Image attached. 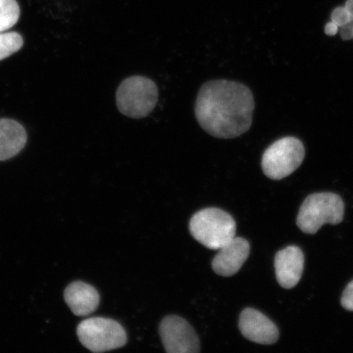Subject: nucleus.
Masks as SVG:
<instances>
[{
  "label": "nucleus",
  "mask_w": 353,
  "mask_h": 353,
  "mask_svg": "<svg viewBox=\"0 0 353 353\" xmlns=\"http://www.w3.org/2000/svg\"><path fill=\"white\" fill-rule=\"evenodd\" d=\"M254 100L252 92L241 83L218 79L205 83L197 95L196 120L215 138H237L250 129Z\"/></svg>",
  "instance_id": "obj_1"
},
{
  "label": "nucleus",
  "mask_w": 353,
  "mask_h": 353,
  "mask_svg": "<svg viewBox=\"0 0 353 353\" xmlns=\"http://www.w3.org/2000/svg\"><path fill=\"white\" fill-rule=\"evenodd\" d=\"M344 204L341 196L331 192L312 194L300 207L297 225L307 234H316L324 224L336 225L343 219Z\"/></svg>",
  "instance_id": "obj_2"
},
{
  "label": "nucleus",
  "mask_w": 353,
  "mask_h": 353,
  "mask_svg": "<svg viewBox=\"0 0 353 353\" xmlns=\"http://www.w3.org/2000/svg\"><path fill=\"white\" fill-rule=\"evenodd\" d=\"M236 223L222 210L209 208L199 211L190 222V232L201 244L219 250L236 236Z\"/></svg>",
  "instance_id": "obj_3"
},
{
  "label": "nucleus",
  "mask_w": 353,
  "mask_h": 353,
  "mask_svg": "<svg viewBox=\"0 0 353 353\" xmlns=\"http://www.w3.org/2000/svg\"><path fill=\"white\" fill-rule=\"evenodd\" d=\"M158 95L157 85L151 79L131 77L123 81L118 88L117 108L128 117L144 118L156 108Z\"/></svg>",
  "instance_id": "obj_4"
},
{
  "label": "nucleus",
  "mask_w": 353,
  "mask_h": 353,
  "mask_svg": "<svg viewBox=\"0 0 353 353\" xmlns=\"http://www.w3.org/2000/svg\"><path fill=\"white\" fill-rule=\"evenodd\" d=\"M304 157L305 148L301 141L293 137L277 140L263 154V173L273 180L283 179L301 165Z\"/></svg>",
  "instance_id": "obj_5"
},
{
  "label": "nucleus",
  "mask_w": 353,
  "mask_h": 353,
  "mask_svg": "<svg viewBox=\"0 0 353 353\" xmlns=\"http://www.w3.org/2000/svg\"><path fill=\"white\" fill-rule=\"evenodd\" d=\"M79 341L92 352L117 350L125 345L127 335L120 323L104 317H92L77 327Z\"/></svg>",
  "instance_id": "obj_6"
},
{
  "label": "nucleus",
  "mask_w": 353,
  "mask_h": 353,
  "mask_svg": "<svg viewBox=\"0 0 353 353\" xmlns=\"http://www.w3.org/2000/svg\"><path fill=\"white\" fill-rule=\"evenodd\" d=\"M162 343L169 353H196L200 342L187 321L176 316L165 317L160 325Z\"/></svg>",
  "instance_id": "obj_7"
},
{
  "label": "nucleus",
  "mask_w": 353,
  "mask_h": 353,
  "mask_svg": "<svg viewBox=\"0 0 353 353\" xmlns=\"http://www.w3.org/2000/svg\"><path fill=\"white\" fill-rule=\"evenodd\" d=\"M239 328L243 336L249 341L270 345L279 339V330L268 317L253 308H246L241 312Z\"/></svg>",
  "instance_id": "obj_8"
},
{
  "label": "nucleus",
  "mask_w": 353,
  "mask_h": 353,
  "mask_svg": "<svg viewBox=\"0 0 353 353\" xmlns=\"http://www.w3.org/2000/svg\"><path fill=\"white\" fill-rule=\"evenodd\" d=\"M250 246L244 238L234 237L219 250L212 268L218 275L232 276L240 270L248 259Z\"/></svg>",
  "instance_id": "obj_9"
},
{
  "label": "nucleus",
  "mask_w": 353,
  "mask_h": 353,
  "mask_svg": "<svg viewBox=\"0 0 353 353\" xmlns=\"http://www.w3.org/2000/svg\"><path fill=\"white\" fill-rule=\"evenodd\" d=\"M275 270L278 283L285 289H292L301 279L304 255L297 246H289L279 251L275 258Z\"/></svg>",
  "instance_id": "obj_10"
},
{
  "label": "nucleus",
  "mask_w": 353,
  "mask_h": 353,
  "mask_svg": "<svg viewBox=\"0 0 353 353\" xmlns=\"http://www.w3.org/2000/svg\"><path fill=\"white\" fill-rule=\"evenodd\" d=\"M64 299L70 310L78 316L91 314L100 303L98 290L82 281H74L66 287Z\"/></svg>",
  "instance_id": "obj_11"
},
{
  "label": "nucleus",
  "mask_w": 353,
  "mask_h": 353,
  "mask_svg": "<svg viewBox=\"0 0 353 353\" xmlns=\"http://www.w3.org/2000/svg\"><path fill=\"white\" fill-rule=\"evenodd\" d=\"M26 141V132L19 122L10 119L0 120V161L17 156L25 148Z\"/></svg>",
  "instance_id": "obj_12"
},
{
  "label": "nucleus",
  "mask_w": 353,
  "mask_h": 353,
  "mask_svg": "<svg viewBox=\"0 0 353 353\" xmlns=\"http://www.w3.org/2000/svg\"><path fill=\"white\" fill-rule=\"evenodd\" d=\"M20 12L17 0H0V33L6 32L17 23Z\"/></svg>",
  "instance_id": "obj_13"
},
{
  "label": "nucleus",
  "mask_w": 353,
  "mask_h": 353,
  "mask_svg": "<svg viewBox=\"0 0 353 353\" xmlns=\"http://www.w3.org/2000/svg\"><path fill=\"white\" fill-rule=\"evenodd\" d=\"M22 46L23 39L19 33H0V61L19 51Z\"/></svg>",
  "instance_id": "obj_14"
},
{
  "label": "nucleus",
  "mask_w": 353,
  "mask_h": 353,
  "mask_svg": "<svg viewBox=\"0 0 353 353\" xmlns=\"http://www.w3.org/2000/svg\"><path fill=\"white\" fill-rule=\"evenodd\" d=\"M331 19H332V21L338 26L345 25L350 21L353 20L350 13L347 11L345 7L335 8L332 12V15H331Z\"/></svg>",
  "instance_id": "obj_15"
},
{
  "label": "nucleus",
  "mask_w": 353,
  "mask_h": 353,
  "mask_svg": "<svg viewBox=\"0 0 353 353\" xmlns=\"http://www.w3.org/2000/svg\"><path fill=\"white\" fill-rule=\"evenodd\" d=\"M341 304L344 309L347 311L353 312V281L350 282L344 290Z\"/></svg>",
  "instance_id": "obj_16"
},
{
  "label": "nucleus",
  "mask_w": 353,
  "mask_h": 353,
  "mask_svg": "<svg viewBox=\"0 0 353 353\" xmlns=\"http://www.w3.org/2000/svg\"><path fill=\"white\" fill-rule=\"evenodd\" d=\"M341 34L344 41H350L353 38V20L341 26Z\"/></svg>",
  "instance_id": "obj_17"
},
{
  "label": "nucleus",
  "mask_w": 353,
  "mask_h": 353,
  "mask_svg": "<svg viewBox=\"0 0 353 353\" xmlns=\"http://www.w3.org/2000/svg\"><path fill=\"white\" fill-rule=\"evenodd\" d=\"M338 30L339 26L333 21L329 22V23L326 25L325 28V34L330 35V37H333V35L336 34Z\"/></svg>",
  "instance_id": "obj_18"
},
{
  "label": "nucleus",
  "mask_w": 353,
  "mask_h": 353,
  "mask_svg": "<svg viewBox=\"0 0 353 353\" xmlns=\"http://www.w3.org/2000/svg\"><path fill=\"white\" fill-rule=\"evenodd\" d=\"M345 8L353 19V0H347Z\"/></svg>",
  "instance_id": "obj_19"
}]
</instances>
